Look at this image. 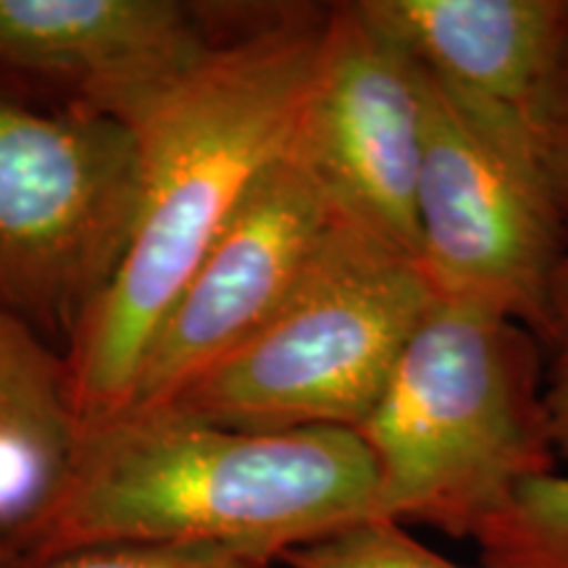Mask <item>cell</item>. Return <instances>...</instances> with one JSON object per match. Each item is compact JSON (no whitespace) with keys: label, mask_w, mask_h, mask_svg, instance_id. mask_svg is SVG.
<instances>
[{"label":"cell","mask_w":568,"mask_h":568,"mask_svg":"<svg viewBox=\"0 0 568 568\" xmlns=\"http://www.w3.org/2000/svg\"><path fill=\"white\" fill-rule=\"evenodd\" d=\"M326 11H276L216 38L195 63L119 113L140 151V205L122 264L69 337L80 424L122 414L161 316L258 176L293 145Z\"/></svg>","instance_id":"6da1fadb"},{"label":"cell","mask_w":568,"mask_h":568,"mask_svg":"<svg viewBox=\"0 0 568 568\" xmlns=\"http://www.w3.org/2000/svg\"><path fill=\"white\" fill-rule=\"evenodd\" d=\"M379 518V474L343 426L243 432L180 410L82 424L53 495L11 548L38 568L105 545H180L261 564Z\"/></svg>","instance_id":"7a4b0ae2"},{"label":"cell","mask_w":568,"mask_h":568,"mask_svg":"<svg viewBox=\"0 0 568 568\" xmlns=\"http://www.w3.org/2000/svg\"><path fill=\"white\" fill-rule=\"evenodd\" d=\"M355 432L379 474V518L458 539L556 471L524 326L439 297Z\"/></svg>","instance_id":"3957f363"},{"label":"cell","mask_w":568,"mask_h":568,"mask_svg":"<svg viewBox=\"0 0 568 568\" xmlns=\"http://www.w3.org/2000/svg\"><path fill=\"white\" fill-rule=\"evenodd\" d=\"M437 295L422 266L337 216L280 308L172 410L226 429H358Z\"/></svg>","instance_id":"277c9868"},{"label":"cell","mask_w":568,"mask_h":568,"mask_svg":"<svg viewBox=\"0 0 568 568\" xmlns=\"http://www.w3.org/2000/svg\"><path fill=\"white\" fill-rule=\"evenodd\" d=\"M424 74L418 253L439 301L474 305L548 337L564 203L524 113Z\"/></svg>","instance_id":"5b68a950"},{"label":"cell","mask_w":568,"mask_h":568,"mask_svg":"<svg viewBox=\"0 0 568 568\" xmlns=\"http://www.w3.org/2000/svg\"><path fill=\"white\" fill-rule=\"evenodd\" d=\"M138 205L140 151L124 122L0 95V305L71 337L122 264Z\"/></svg>","instance_id":"8992f818"},{"label":"cell","mask_w":568,"mask_h":568,"mask_svg":"<svg viewBox=\"0 0 568 568\" xmlns=\"http://www.w3.org/2000/svg\"><path fill=\"white\" fill-rule=\"evenodd\" d=\"M424 134L426 84L416 61L358 0L332 6L293 151L339 219L414 261Z\"/></svg>","instance_id":"52a82bcc"},{"label":"cell","mask_w":568,"mask_h":568,"mask_svg":"<svg viewBox=\"0 0 568 568\" xmlns=\"http://www.w3.org/2000/svg\"><path fill=\"white\" fill-rule=\"evenodd\" d=\"M335 222L322 184L290 145L161 316L122 410L172 408L237 351L280 308Z\"/></svg>","instance_id":"ba28073f"},{"label":"cell","mask_w":568,"mask_h":568,"mask_svg":"<svg viewBox=\"0 0 568 568\" xmlns=\"http://www.w3.org/2000/svg\"><path fill=\"white\" fill-rule=\"evenodd\" d=\"M216 40L174 0H0V67L69 82L84 109L119 116Z\"/></svg>","instance_id":"9c48e42d"},{"label":"cell","mask_w":568,"mask_h":568,"mask_svg":"<svg viewBox=\"0 0 568 568\" xmlns=\"http://www.w3.org/2000/svg\"><path fill=\"white\" fill-rule=\"evenodd\" d=\"M358 9L426 74L529 116L568 0H358Z\"/></svg>","instance_id":"30bf717a"},{"label":"cell","mask_w":568,"mask_h":568,"mask_svg":"<svg viewBox=\"0 0 568 568\" xmlns=\"http://www.w3.org/2000/svg\"><path fill=\"white\" fill-rule=\"evenodd\" d=\"M80 426L63 358L0 305V539L11 545L45 506Z\"/></svg>","instance_id":"8fae6325"},{"label":"cell","mask_w":568,"mask_h":568,"mask_svg":"<svg viewBox=\"0 0 568 568\" xmlns=\"http://www.w3.org/2000/svg\"><path fill=\"white\" fill-rule=\"evenodd\" d=\"M481 568H568V477L542 474L474 537Z\"/></svg>","instance_id":"7c38bea8"},{"label":"cell","mask_w":568,"mask_h":568,"mask_svg":"<svg viewBox=\"0 0 568 568\" xmlns=\"http://www.w3.org/2000/svg\"><path fill=\"white\" fill-rule=\"evenodd\" d=\"M287 568H466L439 556L393 518H368L282 556Z\"/></svg>","instance_id":"4fadbf2b"},{"label":"cell","mask_w":568,"mask_h":568,"mask_svg":"<svg viewBox=\"0 0 568 568\" xmlns=\"http://www.w3.org/2000/svg\"><path fill=\"white\" fill-rule=\"evenodd\" d=\"M38 568H274L234 552L180 545H105L77 550Z\"/></svg>","instance_id":"5bb4252c"},{"label":"cell","mask_w":568,"mask_h":568,"mask_svg":"<svg viewBox=\"0 0 568 568\" xmlns=\"http://www.w3.org/2000/svg\"><path fill=\"white\" fill-rule=\"evenodd\" d=\"M527 122L535 132L539 155L556 184L560 203L568 209V17L560 34L556 61L548 80L531 103Z\"/></svg>","instance_id":"9a60e30c"},{"label":"cell","mask_w":568,"mask_h":568,"mask_svg":"<svg viewBox=\"0 0 568 568\" xmlns=\"http://www.w3.org/2000/svg\"><path fill=\"white\" fill-rule=\"evenodd\" d=\"M548 339L552 343V366L542 389V406L552 450L568 458V253L550 282Z\"/></svg>","instance_id":"2e32d148"},{"label":"cell","mask_w":568,"mask_h":568,"mask_svg":"<svg viewBox=\"0 0 568 568\" xmlns=\"http://www.w3.org/2000/svg\"><path fill=\"white\" fill-rule=\"evenodd\" d=\"M0 568H19V560L6 539H0Z\"/></svg>","instance_id":"e0dca14e"}]
</instances>
